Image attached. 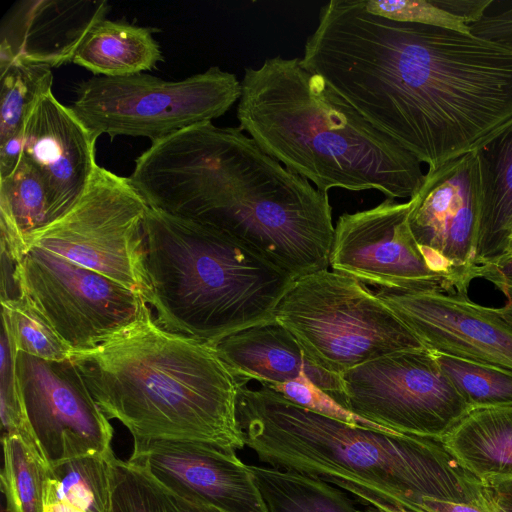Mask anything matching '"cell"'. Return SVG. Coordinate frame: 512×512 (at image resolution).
<instances>
[{"label": "cell", "mask_w": 512, "mask_h": 512, "mask_svg": "<svg viewBox=\"0 0 512 512\" xmlns=\"http://www.w3.org/2000/svg\"><path fill=\"white\" fill-rule=\"evenodd\" d=\"M308 69L377 129L434 170L512 120V46L338 2Z\"/></svg>", "instance_id": "obj_1"}, {"label": "cell", "mask_w": 512, "mask_h": 512, "mask_svg": "<svg viewBox=\"0 0 512 512\" xmlns=\"http://www.w3.org/2000/svg\"><path fill=\"white\" fill-rule=\"evenodd\" d=\"M128 178L150 208L212 228L295 279L329 268L328 194L239 128L207 122L153 142Z\"/></svg>", "instance_id": "obj_2"}, {"label": "cell", "mask_w": 512, "mask_h": 512, "mask_svg": "<svg viewBox=\"0 0 512 512\" xmlns=\"http://www.w3.org/2000/svg\"><path fill=\"white\" fill-rule=\"evenodd\" d=\"M244 443L274 468L320 478L360 502L380 498L415 512H494L485 484L440 438L351 425L241 383Z\"/></svg>", "instance_id": "obj_3"}, {"label": "cell", "mask_w": 512, "mask_h": 512, "mask_svg": "<svg viewBox=\"0 0 512 512\" xmlns=\"http://www.w3.org/2000/svg\"><path fill=\"white\" fill-rule=\"evenodd\" d=\"M237 119L263 151L323 193L376 189L386 198L411 199L425 179L415 156L300 58L275 56L245 68Z\"/></svg>", "instance_id": "obj_4"}, {"label": "cell", "mask_w": 512, "mask_h": 512, "mask_svg": "<svg viewBox=\"0 0 512 512\" xmlns=\"http://www.w3.org/2000/svg\"><path fill=\"white\" fill-rule=\"evenodd\" d=\"M72 359L104 415L133 438L245 446L237 419L242 381L211 345L160 326L148 304L130 325Z\"/></svg>", "instance_id": "obj_5"}, {"label": "cell", "mask_w": 512, "mask_h": 512, "mask_svg": "<svg viewBox=\"0 0 512 512\" xmlns=\"http://www.w3.org/2000/svg\"><path fill=\"white\" fill-rule=\"evenodd\" d=\"M144 232L143 298L157 323L211 346L274 319L296 280L226 235L150 207Z\"/></svg>", "instance_id": "obj_6"}, {"label": "cell", "mask_w": 512, "mask_h": 512, "mask_svg": "<svg viewBox=\"0 0 512 512\" xmlns=\"http://www.w3.org/2000/svg\"><path fill=\"white\" fill-rule=\"evenodd\" d=\"M274 317L319 366L340 376L395 352L426 348L364 283L328 269L296 279Z\"/></svg>", "instance_id": "obj_7"}, {"label": "cell", "mask_w": 512, "mask_h": 512, "mask_svg": "<svg viewBox=\"0 0 512 512\" xmlns=\"http://www.w3.org/2000/svg\"><path fill=\"white\" fill-rule=\"evenodd\" d=\"M74 92L70 108L96 139L125 135L153 143L224 115L240 99L241 81L213 66L175 81L144 73L94 76Z\"/></svg>", "instance_id": "obj_8"}, {"label": "cell", "mask_w": 512, "mask_h": 512, "mask_svg": "<svg viewBox=\"0 0 512 512\" xmlns=\"http://www.w3.org/2000/svg\"><path fill=\"white\" fill-rule=\"evenodd\" d=\"M148 210L128 177L97 165L80 199L60 218L32 233L27 248L47 250L144 296Z\"/></svg>", "instance_id": "obj_9"}, {"label": "cell", "mask_w": 512, "mask_h": 512, "mask_svg": "<svg viewBox=\"0 0 512 512\" xmlns=\"http://www.w3.org/2000/svg\"><path fill=\"white\" fill-rule=\"evenodd\" d=\"M14 280L18 296L73 353L104 343L147 304L141 293L36 246L16 263Z\"/></svg>", "instance_id": "obj_10"}, {"label": "cell", "mask_w": 512, "mask_h": 512, "mask_svg": "<svg viewBox=\"0 0 512 512\" xmlns=\"http://www.w3.org/2000/svg\"><path fill=\"white\" fill-rule=\"evenodd\" d=\"M341 376L344 407L393 431L441 439L472 410L427 348L395 352Z\"/></svg>", "instance_id": "obj_11"}, {"label": "cell", "mask_w": 512, "mask_h": 512, "mask_svg": "<svg viewBox=\"0 0 512 512\" xmlns=\"http://www.w3.org/2000/svg\"><path fill=\"white\" fill-rule=\"evenodd\" d=\"M16 374L31 431L49 467L82 456H112L113 427L73 359L16 354Z\"/></svg>", "instance_id": "obj_12"}, {"label": "cell", "mask_w": 512, "mask_h": 512, "mask_svg": "<svg viewBox=\"0 0 512 512\" xmlns=\"http://www.w3.org/2000/svg\"><path fill=\"white\" fill-rule=\"evenodd\" d=\"M481 182L473 151L425 173L409 199L408 223L430 268L448 278L454 291L467 294L479 278L476 243Z\"/></svg>", "instance_id": "obj_13"}, {"label": "cell", "mask_w": 512, "mask_h": 512, "mask_svg": "<svg viewBox=\"0 0 512 512\" xmlns=\"http://www.w3.org/2000/svg\"><path fill=\"white\" fill-rule=\"evenodd\" d=\"M410 202L386 198L375 207L339 216L329 259L332 271L392 291L455 292L434 272L408 223Z\"/></svg>", "instance_id": "obj_14"}, {"label": "cell", "mask_w": 512, "mask_h": 512, "mask_svg": "<svg viewBox=\"0 0 512 512\" xmlns=\"http://www.w3.org/2000/svg\"><path fill=\"white\" fill-rule=\"evenodd\" d=\"M376 295L427 349L512 371V322L498 308L440 289L379 288Z\"/></svg>", "instance_id": "obj_15"}, {"label": "cell", "mask_w": 512, "mask_h": 512, "mask_svg": "<svg viewBox=\"0 0 512 512\" xmlns=\"http://www.w3.org/2000/svg\"><path fill=\"white\" fill-rule=\"evenodd\" d=\"M128 461L180 497L222 512H268L235 450L173 439L133 438Z\"/></svg>", "instance_id": "obj_16"}, {"label": "cell", "mask_w": 512, "mask_h": 512, "mask_svg": "<svg viewBox=\"0 0 512 512\" xmlns=\"http://www.w3.org/2000/svg\"><path fill=\"white\" fill-rule=\"evenodd\" d=\"M96 138L52 91L44 94L23 130V155L40 172L54 222L83 195L96 166ZM51 222V223H52Z\"/></svg>", "instance_id": "obj_17"}, {"label": "cell", "mask_w": 512, "mask_h": 512, "mask_svg": "<svg viewBox=\"0 0 512 512\" xmlns=\"http://www.w3.org/2000/svg\"><path fill=\"white\" fill-rule=\"evenodd\" d=\"M110 10L107 1H20L3 18L0 65L13 61L59 67L72 63L89 30Z\"/></svg>", "instance_id": "obj_18"}, {"label": "cell", "mask_w": 512, "mask_h": 512, "mask_svg": "<svg viewBox=\"0 0 512 512\" xmlns=\"http://www.w3.org/2000/svg\"><path fill=\"white\" fill-rule=\"evenodd\" d=\"M212 347L242 382L255 380L264 385L309 381L344 406L342 376L319 366L275 318L232 333Z\"/></svg>", "instance_id": "obj_19"}, {"label": "cell", "mask_w": 512, "mask_h": 512, "mask_svg": "<svg viewBox=\"0 0 512 512\" xmlns=\"http://www.w3.org/2000/svg\"><path fill=\"white\" fill-rule=\"evenodd\" d=\"M473 152L482 197L475 253L480 268L506 257L512 248V120Z\"/></svg>", "instance_id": "obj_20"}, {"label": "cell", "mask_w": 512, "mask_h": 512, "mask_svg": "<svg viewBox=\"0 0 512 512\" xmlns=\"http://www.w3.org/2000/svg\"><path fill=\"white\" fill-rule=\"evenodd\" d=\"M441 440L483 483L512 479V407L472 409Z\"/></svg>", "instance_id": "obj_21"}, {"label": "cell", "mask_w": 512, "mask_h": 512, "mask_svg": "<svg viewBox=\"0 0 512 512\" xmlns=\"http://www.w3.org/2000/svg\"><path fill=\"white\" fill-rule=\"evenodd\" d=\"M162 60L151 30L102 19L89 30L72 63L104 77H125L152 70Z\"/></svg>", "instance_id": "obj_22"}, {"label": "cell", "mask_w": 512, "mask_h": 512, "mask_svg": "<svg viewBox=\"0 0 512 512\" xmlns=\"http://www.w3.org/2000/svg\"><path fill=\"white\" fill-rule=\"evenodd\" d=\"M51 222L45 182L22 154L16 169L0 179L1 252L19 262L28 250V237Z\"/></svg>", "instance_id": "obj_23"}, {"label": "cell", "mask_w": 512, "mask_h": 512, "mask_svg": "<svg viewBox=\"0 0 512 512\" xmlns=\"http://www.w3.org/2000/svg\"><path fill=\"white\" fill-rule=\"evenodd\" d=\"M112 456H82L52 465L44 487L45 512H109Z\"/></svg>", "instance_id": "obj_24"}, {"label": "cell", "mask_w": 512, "mask_h": 512, "mask_svg": "<svg viewBox=\"0 0 512 512\" xmlns=\"http://www.w3.org/2000/svg\"><path fill=\"white\" fill-rule=\"evenodd\" d=\"M248 466L268 512H359L340 489L320 478Z\"/></svg>", "instance_id": "obj_25"}, {"label": "cell", "mask_w": 512, "mask_h": 512, "mask_svg": "<svg viewBox=\"0 0 512 512\" xmlns=\"http://www.w3.org/2000/svg\"><path fill=\"white\" fill-rule=\"evenodd\" d=\"M109 464V512H222L180 497L142 468L115 455L110 458Z\"/></svg>", "instance_id": "obj_26"}, {"label": "cell", "mask_w": 512, "mask_h": 512, "mask_svg": "<svg viewBox=\"0 0 512 512\" xmlns=\"http://www.w3.org/2000/svg\"><path fill=\"white\" fill-rule=\"evenodd\" d=\"M51 68L13 61L0 65V143L23 133L39 99L51 91Z\"/></svg>", "instance_id": "obj_27"}, {"label": "cell", "mask_w": 512, "mask_h": 512, "mask_svg": "<svg viewBox=\"0 0 512 512\" xmlns=\"http://www.w3.org/2000/svg\"><path fill=\"white\" fill-rule=\"evenodd\" d=\"M1 489L7 512H45L44 487L49 467L17 436L2 437Z\"/></svg>", "instance_id": "obj_28"}, {"label": "cell", "mask_w": 512, "mask_h": 512, "mask_svg": "<svg viewBox=\"0 0 512 512\" xmlns=\"http://www.w3.org/2000/svg\"><path fill=\"white\" fill-rule=\"evenodd\" d=\"M432 353L444 374L472 409L512 407L511 370Z\"/></svg>", "instance_id": "obj_29"}, {"label": "cell", "mask_w": 512, "mask_h": 512, "mask_svg": "<svg viewBox=\"0 0 512 512\" xmlns=\"http://www.w3.org/2000/svg\"><path fill=\"white\" fill-rule=\"evenodd\" d=\"M2 325L17 352L48 361L72 359V350L20 296L2 301Z\"/></svg>", "instance_id": "obj_30"}, {"label": "cell", "mask_w": 512, "mask_h": 512, "mask_svg": "<svg viewBox=\"0 0 512 512\" xmlns=\"http://www.w3.org/2000/svg\"><path fill=\"white\" fill-rule=\"evenodd\" d=\"M16 354L17 351L11 336L6 327L2 325L0 416L3 435L19 437L49 467L35 440L25 414L16 374Z\"/></svg>", "instance_id": "obj_31"}, {"label": "cell", "mask_w": 512, "mask_h": 512, "mask_svg": "<svg viewBox=\"0 0 512 512\" xmlns=\"http://www.w3.org/2000/svg\"><path fill=\"white\" fill-rule=\"evenodd\" d=\"M365 6L391 20L471 33L466 21L444 9L439 0H365Z\"/></svg>", "instance_id": "obj_32"}, {"label": "cell", "mask_w": 512, "mask_h": 512, "mask_svg": "<svg viewBox=\"0 0 512 512\" xmlns=\"http://www.w3.org/2000/svg\"><path fill=\"white\" fill-rule=\"evenodd\" d=\"M261 386L279 393L299 406L345 423L382 431H393L354 414L309 381H291Z\"/></svg>", "instance_id": "obj_33"}, {"label": "cell", "mask_w": 512, "mask_h": 512, "mask_svg": "<svg viewBox=\"0 0 512 512\" xmlns=\"http://www.w3.org/2000/svg\"><path fill=\"white\" fill-rule=\"evenodd\" d=\"M469 27L471 33L478 37L512 46V3L506 9L486 12Z\"/></svg>", "instance_id": "obj_34"}, {"label": "cell", "mask_w": 512, "mask_h": 512, "mask_svg": "<svg viewBox=\"0 0 512 512\" xmlns=\"http://www.w3.org/2000/svg\"><path fill=\"white\" fill-rule=\"evenodd\" d=\"M479 278L495 285L506 296L507 302L512 303V256L481 266Z\"/></svg>", "instance_id": "obj_35"}, {"label": "cell", "mask_w": 512, "mask_h": 512, "mask_svg": "<svg viewBox=\"0 0 512 512\" xmlns=\"http://www.w3.org/2000/svg\"><path fill=\"white\" fill-rule=\"evenodd\" d=\"M23 153V133L0 143V179L8 177L17 167Z\"/></svg>", "instance_id": "obj_36"}, {"label": "cell", "mask_w": 512, "mask_h": 512, "mask_svg": "<svg viewBox=\"0 0 512 512\" xmlns=\"http://www.w3.org/2000/svg\"><path fill=\"white\" fill-rule=\"evenodd\" d=\"M484 484L494 512H512V479Z\"/></svg>", "instance_id": "obj_37"}, {"label": "cell", "mask_w": 512, "mask_h": 512, "mask_svg": "<svg viewBox=\"0 0 512 512\" xmlns=\"http://www.w3.org/2000/svg\"><path fill=\"white\" fill-rule=\"evenodd\" d=\"M362 503L366 506V508L364 510H359V512H415L380 498H367Z\"/></svg>", "instance_id": "obj_38"}, {"label": "cell", "mask_w": 512, "mask_h": 512, "mask_svg": "<svg viewBox=\"0 0 512 512\" xmlns=\"http://www.w3.org/2000/svg\"><path fill=\"white\" fill-rule=\"evenodd\" d=\"M498 309L507 320L512 322V303L507 302L506 305Z\"/></svg>", "instance_id": "obj_39"}, {"label": "cell", "mask_w": 512, "mask_h": 512, "mask_svg": "<svg viewBox=\"0 0 512 512\" xmlns=\"http://www.w3.org/2000/svg\"><path fill=\"white\" fill-rule=\"evenodd\" d=\"M508 256H512V248H511V252H510V254H509V255H507L506 257H508ZM503 258H504V257H503ZM501 259H502V258H501Z\"/></svg>", "instance_id": "obj_40"}]
</instances>
